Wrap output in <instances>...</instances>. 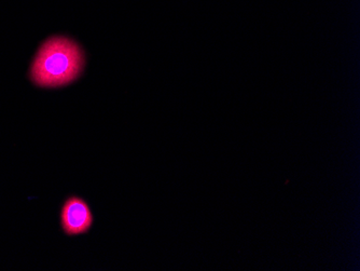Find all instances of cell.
I'll list each match as a JSON object with an SVG mask.
<instances>
[{
    "label": "cell",
    "instance_id": "cell-1",
    "mask_svg": "<svg viewBox=\"0 0 360 271\" xmlns=\"http://www.w3.org/2000/svg\"><path fill=\"white\" fill-rule=\"evenodd\" d=\"M84 66L80 48L68 38L44 42L30 70L32 82L40 87H60L74 82Z\"/></svg>",
    "mask_w": 360,
    "mask_h": 271
},
{
    "label": "cell",
    "instance_id": "cell-2",
    "mask_svg": "<svg viewBox=\"0 0 360 271\" xmlns=\"http://www.w3.org/2000/svg\"><path fill=\"white\" fill-rule=\"evenodd\" d=\"M92 222V214L84 200L72 198L65 203L62 211V224L66 234H84L88 232Z\"/></svg>",
    "mask_w": 360,
    "mask_h": 271
}]
</instances>
